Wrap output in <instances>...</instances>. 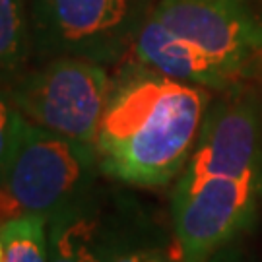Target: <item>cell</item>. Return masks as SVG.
Returning a JSON list of instances; mask_svg holds the SVG:
<instances>
[{
  "label": "cell",
  "instance_id": "6da1fadb",
  "mask_svg": "<svg viewBox=\"0 0 262 262\" xmlns=\"http://www.w3.org/2000/svg\"><path fill=\"white\" fill-rule=\"evenodd\" d=\"M210 94L138 64L113 84L95 150L101 173L134 187H165L187 165Z\"/></svg>",
  "mask_w": 262,
  "mask_h": 262
},
{
  "label": "cell",
  "instance_id": "7a4b0ae2",
  "mask_svg": "<svg viewBox=\"0 0 262 262\" xmlns=\"http://www.w3.org/2000/svg\"><path fill=\"white\" fill-rule=\"evenodd\" d=\"M113 84L101 62L53 56L37 68H24L2 85L26 121L95 144Z\"/></svg>",
  "mask_w": 262,
  "mask_h": 262
},
{
  "label": "cell",
  "instance_id": "3957f363",
  "mask_svg": "<svg viewBox=\"0 0 262 262\" xmlns=\"http://www.w3.org/2000/svg\"><path fill=\"white\" fill-rule=\"evenodd\" d=\"M33 51L101 64L132 51L158 0H26Z\"/></svg>",
  "mask_w": 262,
  "mask_h": 262
},
{
  "label": "cell",
  "instance_id": "277c9868",
  "mask_svg": "<svg viewBox=\"0 0 262 262\" xmlns=\"http://www.w3.org/2000/svg\"><path fill=\"white\" fill-rule=\"evenodd\" d=\"M99 175L95 144L26 121L2 183L26 212L51 217L94 196Z\"/></svg>",
  "mask_w": 262,
  "mask_h": 262
},
{
  "label": "cell",
  "instance_id": "5b68a950",
  "mask_svg": "<svg viewBox=\"0 0 262 262\" xmlns=\"http://www.w3.org/2000/svg\"><path fill=\"white\" fill-rule=\"evenodd\" d=\"M262 198V175L210 177L173 188L171 215L181 262H208L254 222Z\"/></svg>",
  "mask_w": 262,
  "mask_h": 262
},
{
  "label": "cell",
  "instance_id": "8992f818",
  "mask_svg": "<svg viewBox=\"0 0 262 262\" xmlns=\"http://www.w3.org/2000/svg\"><path fill=\"white\" fill-rule=\"evenodd\" d=\"M256 175H262V97L254 90L231 85L208 107L175 188L192 187L210 177Z\"/></svg>",
  "mask_w": 262,
  "mask_h": 262
},
{
  "label": "cell",
  "instance_id": "52a82bcc",
  "mask_svg": "<svg viewBox=\"0 0 262 262\" xmlns=\"http://www.w3.org/2000/svg\"><path fill=\"white\" fill-rule=\"evenodd\" d=\"M151 14L204 49L233 78L262 49V24L249 14L243 0H158Z\"/></svg>",
  "mask_w": 262,
  "mask_h": 262
},
{
  "label": "cell",
  "instance_id": "ba28073f",
  "mask_svg": "<svg viewBox=\"0 0 262 262\" xmlns=\"http://www.w3.org/2000/svg\"><path fill=\"white\" fill-rule=\"evenodd\" d=\"M132 53L140 64L185 84L206 90H227L233 85V76L225 72L204 49L165 28L154 14L138 31Z\"/></svg>",
  "mask_w": 262,
  "mask_h": 262
},
{
  "label": "cell",
  "instance_id": "9c48e42d",
  "mask_svg": "<svg viewBox=\"0 0 262 262\" xmlns=\"http://www.w3.org/2000/svg\"><path fill=\"white\" fill-rule=\"evenodd\" d=\"M122 243L97 194L49 217V262H109Z\"/></svg>",
  "mask_w": 262,
  "mask_h": 262
},
{
  "label": "cell",
  "instance_id": "30bf717a",
  "mask_svg": "<svg viewBox=\"0 0 262 262\" xmlns=\"http://www.w3.org/2000/svg\"><path fill=\"white\" fill-rule=\"evenodd\" d=\"M33 53L26 0H0V80L21 72Z\"/></svg>",
  "mask_w": 262,
  "mask_h": 262
},
{
  "label": "cell",
  "instance_id": "8fae6325",
  "mask_svg": "<svg viewBox=\"0 0 262 262\" xmlns=\"http://www.w3.org/2000/svg\"><path fill=\"white\" fill-rule=\"evenodd\" d=\"M4 262H49V217L28 212L0 227Z\"/></svg>",
  "mask_w": 262,
  "mask_h": 262
},
{
  "label": "cell",
  "instance_id": "7c38bea8",
  "mask_svg": "<svg viewBox=\"0 0 262 262\" xmlns=\"http://www.w3.org/2000/svg\"><path fill=\"white\" fill-rule=\"evenodd\" d=\"M24 122V115L12 103L4 85H0V181L4 179L12 154L16 150Z\"/></svg>",
  "mask_w": 262,
  "mask_h": 262
},
{
  "label": "cell",
  "instance_id": "4fadbf2b",
  "mask_svg": "<svg viewBox=\"0 0 262 262\" xmlns=\"http://www.w3.org/2000/svg\"><path fill=\"white\" fill-rule=\"evenodd\" d=\"M109 262H173L167 253H163L158 247L150 245H132L124 243L117 249Z\"/></svg>",
  "mask_w": 262,
  "mask_h": 262
},
{
  "label": "cell",
  "instance_id": "5bb4252c",
  "mask_svg": "<svg viewBox=\"0 0 262 262\" xmlns=\"http://www.w3.org/2000/svg\"><path fill=\"white\" fill-rule=\"evenodd\" d=\"M24 214H28L26 208L19 204V200L14 196V192L0 181V227L8 225L10 222L18 220Z\"/></svg>",
  "mask_w": 262,
  "mask_h": 262
},
{
  "label": "cell",
  "instance_id": "9a60e30c",
  "mask_svg": "<svg viewBox=\"0 0 262 262\" xmlns=\"http://www.w3.org/2000/svg\"><path fill=\"white\" fill-rule=\"evenodd\" d=\"M208 262H253V260L245 253H241L239 249H235L231 245H225L224 249H220Z\"/></svg>",
  "mask_w": 262,
  "mask_h": 262
},
{
  "label": "cell",
  "instance_id": "2e32d148",
  "mask_svg": "<svg viewBox=\"0 0 262 262\" xmlns=\"http://www.w3.org/2000/svg\"><path fill=\"white\" fill-rule=\"evenodd\" d=\"M0 262H4V245H2V237H0Z\"/></svg>",
  "mask_w": 262,
  "mask_h": 262
}]
</instances>
